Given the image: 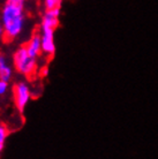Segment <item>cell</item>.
Instances as JSON below:
<instances>
[{
	"label": "cell",
	"mask_w": 158,
	"mask_h": 159,
	"mask_svg": "<svg viewBox=\"0 0 158 159\" xmlns=\"http://www.w3.org/2000/svg\"><path fill=\"white\" fill-rule=\"evenodd\" d=\"M26 24V14L23 5L7 1L1 11V25L4 36L7 39H14L20 36Z\"/></svg>",
	"instance_id": "6da1fadb"
},
{
	"label": "cell",
	"mask_w": 158,
	"mask_h": 159,
	"mask_svg": "<svg viewBox=\"0 0 158 159\" xmlns=\"http://www.w3.org/2000/svg\"><path fill=\"white\" fill-rule=\"evenodd\" d=\"M13 64L19 74L31 76L37 69V59L29 54L26 46H21L13 56Z\"/></svg>",
	"instance_id": "7a4b0ae2"
},
{
	"label": "cell",
	"mask_w": 158,
	"mask_h": 159,
	"mask_svg": "<svg viewBox=\"0 0 158 159\" xmlns=\"http://www.w3.org/2000/svg\"><path fill=\"white\" fill-rule=\"evenodd\" d=\"M31 89L24 82H19L15 84L13 89V98H14V104L16 108L20 112H22L27 107L29 102L31 100Z\"/></svg>",
	"instance_id": "3957f363"
},
{
	"label": "cell",
	"mask_w": 158,
	"mask_h": 159,
	"mask_svg": "<svg viewBox=\"0 0 158 159\" xmlns=\"http://www.w3.org/2000/svg\"><path fill=\"white\" fill-rule=\"evenodd\" d=\"M54 30L55 29L50 28V27L40 25V42H42V51L46 56H52L55 52Z\"/></svg>",
	"instance_id": "277c9868"
},
{
	"label": "cell",
	"mask_w": 158,
	"mask_h": 159,
	"mask_svg": "<svg viewBox=\"0 0 158 159\" xmlns=\"http://www.w3.org/2000/svg\"><path fill=\"white\" fill-rule=\"evenodd\" d=\"M26 48H27V51L29 52V54L37 59V58L40 56V53H43V51H42V42H40V35H34V36L29 39V42L27 43Z\"/></svg>",
	"instance_id": "5b68a950"
},
{
	"label": "cell",
	"mask_w": 158,
	"mask_h": 159,
	"mask_svg": "<svg viewBox=\"0 0 158 159\" xmlns=\"http://www.w3.org/2000/svg\"><path fill=\"white\" fill-rule=\"evenodd\" d=\"M13 77V68L5 56H0V80L11 81Z\"/></svg>",
	"instance_id": "8992f818"
},
{
	"label": "cell",
	"mask_w": 158,
	"mask_h": 159,
	"mask_svg": "<svg viewBox=\"0 0 158 159\" xmlns=\"http://www.w3.org/2000/svg\"><path fill=\"white\" fill-rule=\"evenodd\" d=\"M8 137V129L6 126L4 125H0V153L2 152L5 148V143H6V139Z\"/></svg>",
	"instance_id": "52a82bcc"
},
{
	"label": "cell",
	"mask_w": 158,
	"mask_h": 159,
	"mask_svg": "<svg viewBox=\"0 0 158 159\" xmlns=\"http://www.w3.org/2000/svg\"><path fill=\"white\" fill-rule=\"evenodd\" d=\"M9 89V82L5 80H0V96H5Z\"/></svg>",
	"instance_id": "ba28073f"
},
{
	"label": "cell",
	"mask_w": 158,
	"mask_h": 159,
	"mask_svg": "<svg viewBox=\"0 0 158 159\" xmlns=\"http://www.w3.org/2000/svg\"><path fill=\"white\" fill-rule=\"evenodd\" d=\"M59 0H44V5L46 9H51V8H55L59 6Z\"/></svg>",
	"instance_id": "9c48e42d"
},
{
	"label": "cell",
	"mask_w": 158,
	"mask_h": 159,
	"mask_svg": "<svg viewBox=\"0 0 158 159\" xmlns=\"http://www.w3.org/2000/svg\"><path fill=\"white\" fill-rule=\"evenodd\" d=\"M9 2H14V4H19V5H24V1L26 0H7Z\"/></svg>",
	"instance_id": "30bf717a"
},
{
	"label": "cell",
	"mask_w": 158,
	"mask_h": 159,
	"mask_svg": "<svg viewBox=\"0 0 158 159\" xmlns=\"http://www.w3.org/2000/svg\"><path fill=\"white\" fill-rule=\"evenodd\" d=\"M2 36H4V29H2V25L0 23V39L2 38Z\"/></svg>",
	"instance_id": "8fae6325"
},
{
	"label": "cell",
	"mask_w": 158,
	"mask_h": 159,
	"mask_svg": "<svg viewBox=\"0 0 158 159\" xmlns=\"http://www.w3.org/2000/svg\"><path fill=\"white\" fill-rule=\"evenodd\" d=\"M60 1H63V0H59V2H60Z\"/></svg>",
	"instance_id": "7c38bea8"
}]
</instances>
